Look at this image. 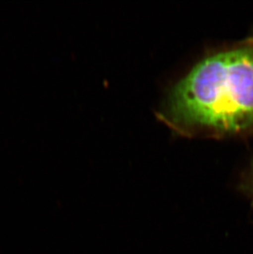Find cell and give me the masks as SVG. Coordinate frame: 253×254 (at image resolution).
Returning a JSON list of instances; mask_svg holds the SVG:
<instances>
[{
    "label": "cell",
    "mask_w": 253,
    "mask_h": 254,
    "mask_svg": "<svg viewBox=\"0 0 253 254\" xmlns=\"http://www.w3.org/2000/svg\"><path fill=\"white\" fill-rule=\"evenodd\" d=\"M166 119L185 132L253 134V37L201 60L173 88Z\"/></svg>",
    "instance_id": "obj_1"
},
{
    "label": "cell",
    "mask_w": 253,
    "mask_h": 254,
    "mask_svg": "<svg viewBox=\"0 0 253 254\" xmlns=\"http://www.w3.org/2000/svg\"><path fill=\"white\" fill-rule=\"evenodd\" d=\"M239 190L250 201L252 208L253 209V166L242 176Z\"/></svg>",
    "instance_id": "obj_2"
}]
</instances>
